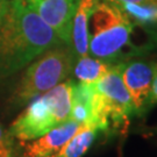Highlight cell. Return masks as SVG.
Masks as SVG:
<instances>
[{
  "label": "cell",
  "mask_w": 157,
  "mask_h": 157,
  "mask_svg": "<svg viewBox=\"0 0 157 157\" xmlns=\"http://www.w3.org/2000/svg\"><path fill=\"white\" fill-rule=\"evenodd\" d=\"M76 58L71 44L67 43L56 44L42 52L27 65L13 91V102L17 106L26 105L67 80L72 73Z\"/></svg>",
  "instance_id": "3957f363"
},
{
  "label": "cell",
  "mask_w": 157,
  "mask_h": 157,
  "mask_svg": "<svg viewBox=\"0 0 157 157\" xmlns=\"http://www.w3.org/2000/svg\"><path fill=\"white\" fill-rule=\"evenodd\" d=\"M79 124L69 119L35 140L20 142L21 157H54L75 134Z\"/></svg>",
  "instance_id": "ba28073f"
},
{
  "label": "cell",
  "mask_w": 157,
  "mask_h": 157,
  "mask_svg": "<svg viewBox=\"0 0 157 157\" xmlns=\"http://www.w3.org/2000/svg\"><path fill=\"white\" fill-rule=\"evenodd\" d=\"M59 43L64 42L25 0H7L0 22V79Z\"/></svg>",
  "instance_id": "6da1fadb"
},
{
  "label": "cell",
  "mask_w": 157,
  "mask_h": 157,
  "mask_svg": "<svg viewBox=\"0 0 157 157\" xmlns=\"http://www.w3.org/2000/svg\"><path fill=\"white\" fill-rule=\"evenodd\" d=\"M98 132L99 129L92 122L80 124L75 134L54 157H82L94 142Z\"/></svg>",
  "instance_id": "30bf717a"
},
{
  "label": "cell",
  "mask_w": 157,
  "mask_h": 157,
  "mask_svg": "<svg viewBox=\"0 0 157 157\" xmlns=\"http://www.w3.org/2000/svg\"><path fill=\"white\" fill-rule=\"evenodd\" d=\"M155 63L135 61L122 63L121 77L134 105L135 114L142 115L148 107V99L151 89Z\"/></svg>",
  "instance_id": "52a82bcc"
},
{
  "label": "cell",
  "mask_w": 157,
  "mask_h": 157,
  "mask_svg": "<svg viewBox=\"0 0 157 157\" xmlns=\"http://www.w3.org/2000/svg\"><path fill=\"white\" fill-rule=\"evenodd\" d=\"M72 79H67L34 98L10 126L8 132L19 142H28L70 119Z\"/></svg>",
  "instance_id": "7a4b0ae2"
},
{
  "label": "cell",
  "mask_w": 157,
  "mask_h": 157,
  "mask_svg": "<svg viewBox=\"0 0 157 157\" xmlns=\"http://www.w3.org/2000/svg\"><path fill=\"white\" fill-rule=\"evenodd\" d=\"M115 4H122V2H130V4H157V0H108Z\"/></svg>",
  "instance_id": "2e32d148"
},
{
  "label": "cell",
  "mask_w": 157,
  "mask_h": 157,
  "mask_svg": "<svg viewBox=\"0 0 157 157\" xmlns=\"http://www.w3.org/2000/svg\"><path fill=\"white\" fill-rule=\"evenodd\" d=\"M134 25L117 4L99 1L89 21V54L114 64L130 45Z\"/></svg>",
  "instance_id": "277c9868"
},
{
  "label": "cell",
  "mask_w": 157,
  "mask_h": 157,
  "mask_svg": "<svg viewBox=\"0 0 157 157\" xmlns=\"http://www.w3.org/2000/svg\"><path fill=\"white\" fill-rule=\"evenodd\" d=\"M115 4V2H114ZM129 17V19L139 26L157 25V4H117Z\"/></svg>",
  "instance_id": "4fadbf2b"
},
{
  "label": "cell",
  "mask_w": 157,
  "mask_h": 157,
  "mask_svg": "<svg viewBox=\"0 0 157 157\" xmlns=\"http://www.w3.org/2000/svg\"><path fill=\"white\" fill-rule=\"evenodd\" d=\"M15 141L8 129H5L0 124V157H21Z\"/></svg>",
  "instance_id": "5bb4252c"
},
{
  "label": "cell",
  "mask_w": 157,
  "mask_h": 157,
  "mask_svg": "<svg viewBox=\"0 0 157 157\" xmlns=\"http://www.w3.org/2000/svg\"><path fill=\"white\" fill-rule=\"evenodd\" d=\"M112 67L113 63L86 55L76 58L72 73L79 83L94 84L102 76H105Z\"/></svg>",
  "instance_id": "8fae6325"
},
{
  "label": "cell",
  "mask_w": 157,
  "mask_h": 157,
  "mask_svg": "<svg viewBox=\"0 0 157 157\" xmlns=\"http://www.w3.org/2000/svg\"><path fill=\"white\" fill-rule=\"evenodd\" d=\"M157 104V63H155V69H154V77L151 82V89H150V94L148 99V107L150 108L151 106Z\"/></svg>",
  "instance_id": "9a60e30c"
},
{
  "label": "cell",
  "mask_w": 157,
  "mask_h": 157,
  "mask_svg": "<svg viewBox=\"0 0 157 157\" xmlns=\"http://www.w3.org/2000/svg\"><path fill=\"white\" fill-rule=\"evenodd\" d=\"M100 0H78L71 27V47L76 57L89 55V21Z\"/></svg>",
  "instance_id": "9c48e42d"
},
{
  "label": "cell",
  "mask_w": 157,
  "mask_h": 157,
  "mask_svg": "<svg viewBox=\"0 0 157 157\" xmlns=\"http://www.w3.org/2000/svg\"><path fill=\"white\" fill-rule=\"evenodd\" d=\"M6 2H7V0H0V22H1V19H2L4 12H5Z\"/></svg>",
  "instance_id": "e0dca14e"
},
{
  "label": "cell",
  "mask_w": 157,
  "mask_h": 157,
  "mask_svg": "<svg viewBox=\"0 0 157 157\" xmlns=\"http://www.w3.org/2000/svg\"><path fill=\"white\" fill-rule=\"evenodd\" d=\"M67 44H71V27L78 0H25Z\"/></svg>",
  "instance_id": "8992f818"
},
{
  "label": "cell",
  "mask_w": 157,
  "mask_h": 157,
  "mask_svg": "<svg viewBox=\"0 0 157 157\" xmlns=\"http://www.w3.org/2000/svg\"><path fill=\"white\" fill-rule=\"evenodd\" d=\"M93 87L94 84L73 82L70 120H73L78 124H83L90 120Z\"/></svg>",
  "instance_id": "7c38bea8"
},
{
  "label": "cell",
  "mask_w": 157,
  "mask_h": 157,
  "mask_svg": "<svg viewBox=\"0 0 157 157\" xmlns=\"http://www.w3.org/2000/svg\"><path fill=\"white\" fill-rule=\"evenodd\" d=\"M122 63L113 64L109 71L94 83L89 122L101 132L117 130L135 114L134 105L121 77Z\"/></svg>",
  "instance_id": "5b68a950"
}]
</instances>
